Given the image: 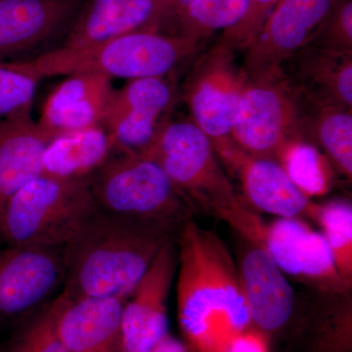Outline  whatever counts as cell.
Listing matches in <instances>:
<instances>
[{"label": "cell", "instance_id": "obj_1", "mask_svg": "<svg viewBox=\"0 0 352 352\" xmlns=\"http://www.w3.org/2000/svg\"><path fill=\"white\" fill-rule=\"evenodd\" d=\"M183 224L134 219L97 207L64 245L60 295L69 300H129L160 251L177 241Z\"/></svg>", "mask_w": 352, "mask_h": 352}, {"label": "cell", "instance_id": "obj_2", "mask_svg": "<svg viewBox=\"0 0 352 352\" xmlns=\"http://www.w3.org/2000/svg\"><path fill=\"white\" fill-rule=\"evenodd\" d=\"M177 316L192 352H214L229 333L252 327L237 264L214 231L193 219L178 234Z\"/></svg>", "mask_w": 352, "mask_h": 352}, {"label": "cell", "instance_id": "obj_3", "mask_svg": "<svg viewBox=\"0 0 352 352\" xmlns=\"http://www.w3.org/2000/svg\"><path fill=\"white\" fill-rule=\"evenodd\" d=\"M138 154L159 164L196 212L219 217L258 244L263 220L236 194L212 141L191 120H166Z\"/></svg>", "mask_w": 352, "mask_h": 352}, {"label": "cell", "instance_id": "obj_4", "mask_svg": "<svg viewBox=\"0 0 352 352\" xmlns=\"http://www.w3.org/2000/svg\"><path fill=\"white\" fill-rule=\"evenodd\" d=\"M200 43L185 36L142 30L85 47L52 48L25 60L39 78L99 74L113 78H164L198 52Z\"/></svg>", "mask_w": 352, "mask_h": 352}, {"label": "cell", "instance_id": "obj_5", "mask_svg": "<svg viewBox=\"0 0 352 352\" xmlns=\"http://www.w3.org/2000/svg\"><path fill=\"white\" fill-rule=\"evenodd\" d=\"M96 208L88 178L39 175L7 201L0 215V241L10 245L64 247Z\"/></svg>", "mask_w": 352, "mask_h": 352}, {"label": "cell", "instance_id": "obj_6", "mask_svg": "<svg viewBox=\"0 0 352 352\" xmlns=\"http://www.w3.org/2000/svg\"><path fill=\"white\" fill-rule=\"evenodd\" d=\"M88 182L97 207L111 214L183 224L196 212L163 168L138 153L115 150Z\"/></svg>", "mask_w": 352, "mask_h": 352}, {"label": "cell", "instance_id": "obj_7", "mask_svg": "<svg viewBox=\"0 0 352 352\" xmlns=\"http://www.w3.org/2000/svg\"><path fill=\"white\" fill-rule=\"evenodd\" d=\"M303 117L300 96L281 68L248 76L230 138L249 156L278 163L287 149L305 142Z\"/></svg>", "mask_w": 352, "mask_h": 352}, {"label": "cell", "instance_id": "obj_8", "mask_svg": "<svg viewBox=\"0 0 352 352\" xmlns=\"http://www.w3.org/2000/svg\"><path fill=\"white\" fill-rule=\"evenodd\" d=\"M235 53L217 41L199 57L183 87L191 122L210 139L217 156L234 144L231 129L248 80Z\"/></svg>", "mask_w": 352, "mask_h": 352}, {"label": "cell", "instance_id": "obj_9", "mask_svg": "<svg viewBox=\"0 0 352 352\" xmlns=\"http://www.w3.org/2000/svg\"><path fill=\"white\" fill-rule=\"evenodd\" d=\"M65 277L64 247H0V323L15 326L56 298Z\"/></svg>", "mask_w": 352, "mask_h": 352}, {"label": "cell", "instance_id": "obj_10", "mask_svg": "<svg viewBox=\"0 0 352 352\" xmlns=\"http://www.w3.org/2000/svg\"><path fill=\"white\" fill-rule=\"evenodd\" d=\"M286 276L316 289L317 293L351 292L340 276L321 232L302 219H277L261 231L259 244Z\"/></svg>", "mask_w": 352, "mask_h": 352}, {"label": "cell", "instance_id": "obj_11", "mask_svg": "<svg viewBox=\"0 0 352 352\" xmlns=\"http://www.w3.org/2000/svg\"><path fill=\"white\" fill-rule=\"evenodd\" d=\"M175 97V88L164 78L132 80L113 89L102 126L115 150L139 153L145 149L166 122Z\"/></svg>", "mask_w": 352, "mask_h": 352}, {"label": "cell", "instance_id": "obj_12", "mask_svg": "<svg viewBox=\"0 0 352 352\" xmlns=\"http://www.w3.org/2000/svg\"><path fill=\"white\" fill-rule=\"evenodd\" d=\"M336 0H280L256 41L245 51L248 76L281 68L311 39Z\"/></svg>", "mask_w": 352, "mask_h": 352}, {"label": "cell", "instance_id": "obj_13", "mask_svg": "<svg viewBox=\"0 0 352 352\" xmlns=\"http://www.w3.org/2000/svg\"><path fill=\"white\" fill-rule=\"evenodd\" d=\"M176 258V242L164 245L124 303L122 352H151L168 335V298Z\"/></svg>", "mask_w": 352, "mask_h": 352}, {"label": "cell", "instance_id": "obj_14", "mask_svg": "<svg viewBox=\"0 0 352 352\" xmlns=\"http://www.w3.org/2000/svg\"><path fill=\"white\" fill-rule=\"evenodd\" d=\"M237 264L252 327L272 338L293 317L295 294L286 274L263 245L244 240Z\"/></svg>", "mask_w": 352, "mask_h": 352}, {"label": "cell", "instance_id": "obj_15", "mask_svg": "<svg viewBox=\"0 0 352 352\" xmlns=\"http://www.w3.org/2000/svg\"><path fill=\"white\" fill-rule=\"evenodd\" d=\"M85 0H0V62L65 34Z\"/></svg>", "mask_w": 352, "mask_h": 352}, {"label": "cell", "instance_id": "obj_16", "mask_svg": "<svg viewBox=\"0 0 352 352\" xmlns=\"http://www.w3.org/2000/svg\"><path fill=\"white\" fill-rule=\"evenodd\" d=\"M222 162L240 178L248 205L278 219H309L317 204L292 182L281 166L252 157L236 146Z\"/></svg>", "mask_w": 352, "mask_h": 352}, {"label": "cell", "instance_id": "obj_17", "mask_svg": "<svg viewBox=\"0 0 352 352\" xmlns=\"http://www.w3.org/2000/svg\"><path fill=\"white\" fill-rule=\"evenodd\" d=\"M57 333L64 352H122L126 298L69 300L58 294Z\"/></svg>", "mask_w": 352, "mask_h": 352}, {"label": "cell", "instance_id": "obj_18", "mask_svg": "<svg viewBox=\"0 0 352 352\" xmlns=\"http://www.w3.org/2000/svg\"><path fill=\"white\" fill-rule=\"evenodd\" d=\"M113 89L112 80L106 76H68L46 99L39 126L53 139L68 132L102 126Z\"/></svg>", "mask_w": 352, "mask_h": 352}, {"label": "cell", "instance_id": "obj_19", "mask_svg": "<svg viewBox=\"0 0 352 352\" xmlns=\"http://www.w3.org/2000/svg\"><path fill=\"white\" fill-rule=\"evenodd\" d=\"M281 71L302 98L351 110L352 54L305 45L282 64Z\"/></svg>", "mask_w": 352, "mask_h": 352}, {"label": "cell", "instance_id": "obj_20", "mask_svg": "<svg viewBox=\"0 0 352 352\" xmlns=\"http://www.w3.org/2000/svg\"><path fill=\"white\" fill-rule=\"evenodd\" d=\"M31 111L0 120V215L18 190L41 175V159L53 139Z\"/></svg>", "mask_w": 352, "mask_h": 352}, {"label": "cell", "instance_id": "obj_21", "mask_svg": "<svg viewBox=\"0 0 352 352\" xmlns=\"http://www.w3.org/2000/svg\"><path fill=\"white\" fill-rule=\"evenodd\" d=\"M156 15V0H85L62 47H85L129 32L154 31Z\"/></svg>", "mask_w": 352, "mask_h": 352}, {"label": "cell", "instance_id": "obj_22", "mask_svg": "<svg viewBox=\"0 0 352 352\" xmlns=\"http://www.w3.org/2000/svg\"><path fill=\"white\" fill-rule=\"evenodd\" d=\"M115 151L103 126L61 134L50 141L41 159V175L65 179L89 178Z\"/></svg>", "mask_w": 352, "mask_h": 352}, {"label": "cell", "instance_id": "obj_23", "mask_svg": "<svg viewBox=\"0 0 352 352\" xmlns=\"http://www.w3.org/2000/svg\"><path fill=\"white\" fill-rule=\"evenodd\" d=\"M305 142L321 148L331 164L346 179L352 178L351 110L322 105L302 98Z\"/></svg>", "mask_w": 352, "mask_h": 352}, {"label": "cell", "instance_id": "obj_24", "mask_svg": "<svg viewBox=\"0 0 352 352\" xmlns=\"http://www.w3.org/2000/svg\"><path fill=\"white\" fill-rule=\"evenodd\" d=\"M308 326L307 352H351L352 300L346 294H324Z\"/></svg>", "mask_w": 352, "mask_h": 352}, {"label": "cell", "instance_id": "obj_25", "mask_svg": "<svg viewBox=\"0 0 352 352\" xmlns=\"http://www.w3.org/2000/svg\"><path fill=\"white\" fill-rule=\"evenodd\" d=\"M249 0H194L175 21L168 34L203 43L219 30L237 24L247 11Z\"/></svg>", "mask_w": 352, "mask_h": 352}, {"label": "cell", "instance_id": "obj_26", "mask_svg": "<svg viewBox=\"0 0 352 352\" xmlns=\"http://www.w3.org/2000/svg\"><path fill=\"white\" fill-rule=\"evenodd\" d=\"M311 220L321 228V234L340 276L352 288V206L351 201L336 200L315 208Z\"/></svg>", "mask_w": 352, "mask_h": 352}, {"label": "cell", "instance_id": "obj_27", "mask_svg": "<svg viewBox=\"0 0 352 352\" xmlns=\"http://www.w3.org/2000/svg\"><path fill=\"white\" fill-rule=\"evenodd\" d=\"M278 164L310 199L325 195L332 188V164L314 145L302 142L292 146Z\"/></svg>", "mask_w": 352, "mask_h": 352}, {"label": "cell", "instance_id": "obj_28", "mask_svg": "<svg viewBox=\"0 0 352 352\" xmlns=\"http://www.w3.org/2000/svg\"><path fill=\"white\" fill-rule=\"evenodd\" d=\"M0 352H64L57 333L55 298L15 326Z\"/></svg>", "mask_w": 352, "mask_h": 352}, {"label": "cell", "instance_id": "obj_29", "mask_svg": "<svg viewBox=\"0 0 352 352\" xmlns=\"http://www.w3.org/2000/svg\"><path fill=\"white\" fill-rule=\"evenodd\" d=\"M39 80L25 60L0 62V117L32 109Z\"/></svg>", "mask_w": 352, "mask_h": 352}, {"label": "cell", "instance_id": "obj_30", "mask_svg": "<svg viewBox=\"0 0 352 352\" xmlns=\"http://www.w3.org/2000/svg\"><path fill=\"white\" fill-rule=\"evenodd\" d=\"M307 45L339 54H352V0H336Z\"/></svg>", "mask_w": 352, "mask_h": 352}, {"label": "cell", "instance_id": "obj_31", "mask_svg": "<svg viewBox=\"0 0 352 352\" xmlns=\"http://www.w3.org/2000/svg\"><path fill=\"white\" fill-rule=\"evenodd\" d=\"M279 2L280 0H249L247 11L242 19L223 31L219 43L228 46L235 52H245L256 41L264 23Z\"/></svg>", "mask_w": 352, "mask_h": 352}, {"label": "cell", "instance_id": "obj_32", "mask_svg": "<svg viewBox=\"0 0 352 352\" xmlns=\"http://www.w3.org/2000/svg\"><path fill=\"white\" fill-rule=\"evenodd\" d=\"M214 352H271L270 338L254 327L229 333Z\"/></svg>", "mask_w": 352, "mask_h": 352}, {"label": "cell", "instance_id": "obj_33", "mask_svg": "<svg viewBox=\"0 0 352 352\" xmlns=\"http://www.w3.org/2000/svg\"><path fill=\"white\" fill-rule=\"evenodd\" d=\"M194 0H156L157 15L154 32L168 34L175 21Z\"/></svg>", "mask_w": 352, "mask_h": 352}, {"label": "cell", "instance_id": "obj_34", "mask_svg": "<svg viewBox=\"0 0 352 352\" xmlns=\"http://www.w3.org/2000/svg\"><path fill=\"white\" fill-rule=\"evenodd\" d=\"M151 352H192L186 344L176 340L170 333L166 336Z\"/></svg>", "mask_w": 352, "mask_h": 352}]
</instances>
